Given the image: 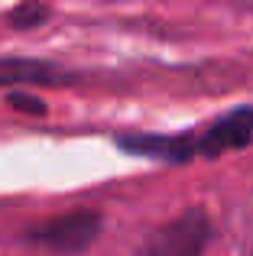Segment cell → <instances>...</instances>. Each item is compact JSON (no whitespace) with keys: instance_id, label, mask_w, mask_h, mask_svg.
<instances>
[{"instance_id":"6da1fadb","label":"cell","mask_w":253,"mask_h":256,"mask_svg":"<svg viewBox=\"0 0 253 256\" xmlns=\"http://www.w3.org/2000/svg\"><path fill=\"white\" fill-rule=\"evenodd\" d=\"M98 230H101V214L98 211H68V214H58V218H49L42 224L30 227L26 240L49 253L75 256L84 246L94 244Z\"/></svg>"},{"instance_id":"7a4b0ae2","label":"cell","mask_w":253,"mask_h":256,"mask_svg":"<svg viewBox=\"0 0 253 256\" xmlns=\"http://www.w3.org/2000/svg\"><path fill=\"white\" fill-rule=\"evenodd\" d=\"M208 240H211L208 214L192 208V211L172 218L169 224L156 227V234L146 240L140 256H204Z\"/></svg>"},{"instance_id":"3957f363","label":"cell","mask_w":253,"mask_h":256,"mask_svg":"<svg viewBox=\"0 0 253 256\" xmlns=\"http://www.w3.org/2000/svg\"><path fill=\"white\" fill-rule=\"evenodd\" d=\"M250 136H253V110H234L224 120H218L202 140L185 146V156H192L195 150L208 152V156H218V152H224V150H237V146L250 143Z\"/></svg>"},{"instance_id":"277c9868","label":"cell","mask_w":253,"mask_h":256,"mask_svg":"<svg viewBox=\"0 0 253 256\" xmlns=\"http://www.w3.org/2000/svg\"><path fill=\"white\" fill-rule=\"evenodd\" d=\"M16 82H62L56 65L30 62V58H0V84H16Z\"/></svg>"},{"instance_id":"5b68a950","label":"cell","mask_w":253,"mask_h":256,"mask_svg":"<svg viewBox=\"0 0 253 256\" xmlns=\"http://www.w3.org/2000/svg\"><path fill=\"white\" fill-rule=\"evenodd\" d=\"M49 16V6H39V4H23L16 10L6 13V23L16 26V30H30V26H39L42 20Z\"/></svg>"},{"instance_id":"8992f818","label":"cell","mask_w":253,"mask_h":256,"mask_svg":"<svg viewBox=\"0 0 253 256\" xmlns=\"http://www.w3.org/2000/svg\"><path fill=\"white\" fill-rule=\"evenodd\" d=\"M10 104L23 107V110H36V114H42V107H39V100H36V98H26V94H10Z\"/></svg>"}]
</instances>
